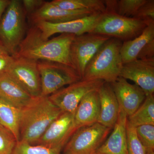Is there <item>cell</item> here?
Returning <instances> with one entry per match:
<instances>
[{
    "label": "cell",
    "instance_id": "obj_30",
    "mask_svg": "<svg viewBox=\"0 0 154 154\" xmlns=\"http://www.w3.org/2000/svg\"><path fill=\"white\" fill-rule=\"evenodd\" d=\"M44 2L42 0H23L22 3L25 13L30 15L40 8Z\"/></svg>",
    "mask_w": 154,
    "mask_h": 154
},
{
    "label": "cell",
    "instance_id": "obj_26",
    "mask_svg": "<svg viewBox=\"0 0 154 154\" xmlns=\"http://www.w3.org/2000/svg\"><path fill=\"white\" fill-rule=\"evenodd\" d=\"M146 0L116 1L114 13L120 16L133 18Z\"/></svg>",
    "mask_w": 154,
    "mask_h": 154
},
{
    "label": "cell",
    "instance_id": "obj_17",
    "mask_svg": "<svg viewBox=\"0 0 154 154\" xmlns=\"http://www.w3.org/2000/svg\"><path fill=\"white\" fill-rule=\"evenodd\" d=\"M128 116L119 106L117 121L111 134L99 148L96 154H128L127 137Z\"/></svg>",
    "mask_w": 154,
    "mask_h": 154
},
{
    "label": "cell",
    "instance_id": "obj_21",
    "mask_svg": "<svg viewBox=\"0 0 154 154\" xmlns=\"http://www.w3.org/2000/svg\"><path fill=\"white\" fill-rule=\"evenodd\" d=\"M21 109L0 97V125L15 136L19 141Z\"/></svg>",
    "mask_w": 154,
    "mask_h": 154
},
{
    "label": "cell",
    "instance_id": "obj_13",
    "mask_svg": "<svg viewBox=\"0 0 154 154\" xmlns=\"http://www.w3.org/2000/svg\"><path fill=\"white\" fill-rule=\"evenodd\" d=\"M123 64L137 59H154V22L137 37L123 42L120 50Z\"/></svg>",
    "mask_w": 154,
    "mask_h": 154
},
{
    "label": "cell",
    "instance_id": "obj_23",
    "mask_svg": "<svg viewBox=\"0 0 154 154\" xmlns=\"http://www.w3.org/2000/svg\"><path fill=\"white\" fill-rule=\"evenodd\" d=\"M51 2L68 11H86L104 14L106 10L105 2L102 0H54Z\"/></svg>",
    "mask_w": 154,
    "mask_h": 154
},
{
    "label": "cell",
    "instance_id": "obj_2",
    "mask_svg": "<svg viewBox=\"0 0 154 154\" xmlns=\"http://www.w3.org/2000/svg\"><path fill=\"white\" fill-rule=\"evenodd\" d=\"M62 112L51 102L48 96L33 97L29 104L21 109L19 140L35 145Z\"/></svg>",
    "mask_w": 154,
    "mask_h": 154
},
{
    "label": "cell",
    "instance_id": "obj_1",
    "mask_svg": "<svg viewBox=\"0 0 154 154\" xmlns=\"http://www.w3.org/2000/svg\"><path fill=\"white\" fill-rule=\"evenodd\" d=\"M75 36L73 34L62 33L51 39H44L39 29L33 26L20 43L16 55L37 61L60 63L73 68L69 51Z\"/></svg>",
    "mask_w": 154,
    "mask_h": 154
},
{
    "label": "cell",
    "instance_id": "obj_3",
    "mask_svg": "<svg viewBox=\"0 0 154 154\" xmlns=\"http://www.w3.org/2000/svg\"><path fill=\"white\" fill-rule=\"evenodd\" d=\"M122 44L114 38L106 41L86 66L82 79L102 80L110 84L116 82L123 66L120 54Z\"/></svg>",
    "mask_w": 154,
    "mask_h": 154
},
{
    "label": "cell",
    "instance_id": "obj_33",
    "mask_svg": "<svg viewBox=\"0 0 154 154\" xmlns=\"http://www.w3.org/2000/svg\"><path fill=\"white\" fill-rule=\"evenodd\" d=\"M8 55H10V54L2 42L0 41V57Z\"/></svg>",
    "mask_w": 154,
    "mask_h": 154
},
{
    "label": "cell",
    "instance_id": "obj_29",
    "mask_svg": "<svg viewBox=\"0 0 154 154\" xmlns=\"http://www.w3.org/2000/svg\"><path fill=\"white\" fill-rule=\"evenodd\" d=\"M133 18L143 21L147 24L154 22V0H146Z\"/></svg>",
    "mask_w": 154,
    "mask_h": 154
},
{
    "label": "cell",
    "instance_id": "obj_27",
    "mask_svg": "<svg viewBox=\"0 0 154 154\" xmlns=\"http://www.w3.org/2000/svg\"><path fill=\"white\" fill-rule=\"evenodd\" d=\"M18 141L11 131L0 125V154H12Z\"/></svg>",
    "mask_w": 154,
    "mask_h": 154
},
{
    "label": "cell",
    "instance_id": "obj_20",
    "mask_svg": "<svg viewBox=\"0 0 154 154\" xmlns=\"http://www.w3.org/2000/svg\"><path fill=\"white\" fill-rule=\"evenodd\" d=\"M0 97L21 110L33 98L7 73L0 75Z\"/></svg>",
    "mask_w": 154,
    "mask_h": 154
},
{
    "label": "cell",
    "instance_id": "obj_25",
    "mask_svg": "<svg viewBox=\"0 0 154 154\" xmlns=\"http://www.w3.org/2000/svg\"><path fill=\"white\" fill-rule=\"evenodd\" d=\"M139 140L142 145L145 154H154V125H141L135 128Z\"/></svg>",
    "mask_w": 154,
    "mask_h": 154
},
{
    "label": "cell",
    "instance_id": "obj_31",
    "mask_svg": "<svg viewBox=\"0 0 154 154\" xmlns=\"http://www.w3.org/2000/svg\"><path fill=\"white\" fill-rule=\"evenodd\" d=\"M14 59L11 55L0 57V75L7 73Z\"/></svg>",
    "mask_w": 154,
    "mask_h": 154
},
{
    "label": "cell",
    "instance_id": "obj_9",
    "mask_svg": "<svg viewBox=\"0 0 154 154\" xmlns=\"http://www.w3.org/2000/svg\"><path fill=\"white\" fill-rule=\"evenodd\" d=\"M105 82L102 80L82 79L60 89L48 98L63 112L75 113L82 99L91 92L98 91Z\"/></svg>",
    "mask_w": 154,
    "mask_h": 154
},
{
    "label": "cell",
    "instance_id": "obj_22",
    "mask_svg": "<svg viewBox=\"0 0 154 154\" xmlns=\"http://www.w3.org/2000/svg\"><path fill=\"white\" fill-rule=\"evenodd\" d=\"M128 123L134 128L141 125H154V95H148L142 105L132 115L128 116Z\"/></svg>",
    "mask_w": 154,
    "mask_h": 154
},
{
    "label": "cell",
    "instance_id": "obj_18",
    "mask_svg": "<svg viewBox=\"0 0 154 154\" xmlns=\"http://www.w3.org/2000/svg\"><path fill=\"white\" fill-rule=\"evenodd\" d=\"M98 91L87 94L78 105L74 117V133L81 128L98 122L100 114V99Z\"/></svg>",
    "mask_w": 154,
    "mask_h": 154
},
{
    "label": "cell",
    "instance_id": "obj_16",
    "mask_svg": "<svg viewBox=\"0 0 154 154\" xmlns=\"http://www.w3.org/2000/svg\"><path fill=\"white\" fill-rule=\"evenodd\" d=\"M94 13L86 11H68L54 5L51 2H44L40 8L30 14V19L33 25L42 22L60 23L83 18Z\"/></svg>",
    "mask_w": 154,
    "mask_h": 154
},
{
    "label": "cell",
    "instance_id": "obj_4",
    "mask_svg": "<svg viewBox=\"0 0 154 154\" xmlns=\"http://www.w3.org/2000/svg\"><path fill=\"white\" fill-rule=\"evenodd\" d=\"M25 13L22 2L12 0L0 20V41L13 57L25 37Z\"/></svg>",
    "mask_w": 154,
    "mask_h": 154
},
{
    "label": "cell",
    "instance_id": "obj_6",
    "mask_svg": "<svg viewBox=\"0 0 154 154\" xmlns=\"http://www.w3.org/2000/svg\"><path fill=\"white\" fill-rule=\"evenodd\" d=\"M41 96H48L65 86L82 79L76 71L67 65L48 61H37Z\"/></svg>",
    "mask_w": 154,
    "mask_h": 154
},
{
    "label": "cell",
    "instance_id": "obj_8",
    "mask_svg": "<svg viewBox=\"0 0 154 154\" xmlns=\"http://www.w3.org/2000/svg\"><path fill=\"white\" fill-rule=\"evenodd\" d=\"M110 38L108 36L93 33L75 36L70 47V58L73 68L82 79L90 61L101 46Z\"/></svg>",
    "mask_w": 154,
    "mask_h": 154
},
{
    "label": "cell",
    "instance_id": "obj_19",
    "mask_svg": "<svg viewBox=\"0 0 154 154\" xmlns=\"http://www.w3.org/2000/svg\"><path fill=\"white\" fill-rule=\"evenodd\" d=\"M98 92L100 99V114L98 122L113 129L119 112L118 101L110 83H104Z\"/></svg>",
    "mask_w": 154,
    "mask_h": 154
},
{
    "label": "cell",
    "instance_id": "obj_7",
    "mask_svg": "<svg viewBox=\"0 0 154 154\" xmlns=\"http://www.w3.org/2000/svg\"><path fill=\"white\" fill-rule=\"evenodd\" d=\"M111 129L99 122L77 130L64 146L62 154H96Z\"/></svg>",
    "mask_w": 154,
    "mask_h": 154
},
{
    "label": "cell",
    "instance_id": "obj_15",
    "mask_svg": "<svg viewBox=\"0 0 154 154\" xmlns=\"http://www.w3.org/2000/svg\"><path fill=\"white\" fill-rule=\"evenodd\" d=\"M110 85L119 106L128 117L137 110L146 96L138 86L128 83L127 80L121 77H119L116 82Z\"/></svg>",
    "mask_w": 154,
    "mask_h": 154
},
{
    "label": "cell",
    "instance_id": "obj_14",
    "mask_svg": "<svg viewBox=\"0 0 154 154\" xmlns=\"http://www.w3.org/2000/svg\"><path fill=\"white\" fill-rule=\"evenodd\" d=\"M134 82L142 89L146 96L154 92V59L132 61L123 64L120 75Z\"/></svg>",
    "mask_w": 154,
    "mask_h": 154
},
{
    "label": "cell",
    "instance_id": "obj_32",
    "mask_svg": "<svg viewBox=\"0 0 154 154\" xmlns=\"http://www.w3.org/2000/svg\"><path fill=\"white\" fill-rule=\"evenodd\" d=\"M10 2L9 0H0V20Z\"/></svg>",
    "mask_w": 154,
    "mask_h": 154
},
{
    "label": "cell",
    "instance_id": "obj_24",
    "mask_svg": "<svg viewBox=\"0 0 154 154\" xmlns=\"http://www.w3.org/2000/svg\"><path fill=\"white\" fill-rule=\"evenodd\" d=\"M11 154H62L58 149L50 148L38 145H31L19 140Z\"/></svg>",
    "mask_w": 154,
    "mask_h": 154
},
{
    "label": "cell",
    "instance_id": "obj_11",
    "mask_svg": "<svg viewBox=\"0 0 154 154\" xmlns=\"http://www.w3.org/2000/svg\"><path fill=\"white\" fill-rule=\"evenodd\" d=\"M103 13H95L90 16L63 23L38 22L34 24L41 32L44 39H49L57 33H68L75 36L91 33L97 25Z\"/></svg>",
    "mask_w": 154,
    "mask_h": 154
},
{
    "label": "cell",
    "instance_id": "obj_10",
    "mask_svg": "<svg viewBox=\"0 0 154 154\" xmlns=\"http://www.w3.org/2000/svg\"><path fill=\"white\" fill-rule=\"evenodd\" d=\"M7 74L30 96H41V83L37 61L16 55Z\"/></svg>",
    "mask_w": 154,
    "mask_h": 154
},
{
    "label": "cell",
    "instance_id": "obj_12",
    "mask_svg": "<svg viewBox=\"0 0 154 154\" xmlns=\"http://www.w3.org/2000/svg\"><path fill=\"white\" fill-rule=\"evenodd\" d=\"M74 114L62 112L50 125L35 145L58 149L62 151L74 133Z\"/></svg>",
    "mask_w": 154,
    "mask_h": 154
},
{
    "label": "cell",
    "instance_id": "obj_28",
    "mask_svg": "<svg viewBox=\"0 0 154 154\" xmlns=\"http://www.w3.org/2000/svg\"><path fill=\"white\" fill-rule=\"evenodd\" d=\"M126 130L128 154H145L137 135L135 128L130 125L127 122Z\"/></svg>",
    "mask_w": 154,
    "mask_h": 154
},
{
    "label": "cell",
    "instance_id": "obj_5",
    "mask_svg": "<svg viewBox=\"0 0 154 154\" xmlns=\"http://www.w3.org/2000/svg\"><path fill=\"white\" fill-rule=\"evenodd\" d=\"M148 24L139 19L105 12L91 33L117 38L123 42L137 37Z\"/></svg>",
    "mask_w": 154,
    "mask_h": 154
}]
</instances>
